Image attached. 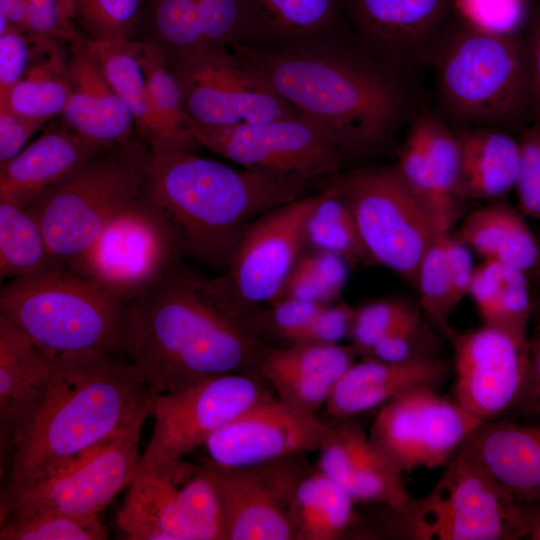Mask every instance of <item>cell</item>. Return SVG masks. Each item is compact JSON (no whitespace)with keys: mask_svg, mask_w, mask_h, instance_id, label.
Instances as JSON below:
<instances>
[{"mask_svg":"<svg viewBox=\"0 0 540 540\" xmlns=\"http://www.w3.org/2000/svg\"><path fill=\"white\" fill-rule=\"evenodd\" d=\"M446 336L454 350L455 401L482 422L517 413L528 383L527 345L485 325L451 328Z\"/></svg>","mask_w":540,"mask_h":540,"instance_id":"17","label":"cell"},{"mask_svg":"<svg viewBox=\"0 0 540 540\" xmlns=\"http://www.w3.org/2000/svg\"><path fill=\"white\" fill-rule=\"evenodd\" d=\"M152 19L159 42L168 51L204 48L201 0H153Z\"/></svg>","mask_w":540,"mask_h":540,"instance_id":"42","label":"cell"},{"mask_svg":"<svg viewBox=\"0 0 540 540\" xmlns=\"http://www.w3.org/2000/svg\"><path fill=\"white\" fill-rule=\"evenodd\" d=\"M445 234H437L425 252L418 269L416 288L422 310L446 335L451 329L449 317L458 303L446 262Z\"/></svg>","mask_w":540,"mask_h":540,"instance_id":"41","label":"cell"},{"mask_svg":"<svg viewBox=\"0 0 540 540\" xmlns=\"http://www.w3.org/2000/svg\"><path fill=\"white\" fill-rule=\"evenodd\" d=\"M526 276L512 266L485 260L475 266L469 292L484 325L522 345L528 344L534 310Z\"/></svg>","mask_w":540,"mask_h":540,"instance_id":"32","label":"cell"},{"mask_svg":"<svg viewBox=\"0 0 540 540\" xmlns=\"http://www.w3.org/2000/svg\"><path fill=\"white\" fill-rule=\"evenodd\" d=\"M70 95L61 114L68 128L109 148L126 144L133 116L84 39L69 43Z\"/></svg>","mask_w":540,"mask_h":540,"instance_id":"24","label":"cell"},{"mask_svg":"<svg viewBox=\"0 0 540 540\" xmlns=\"http://www.w3.org/2000/svg\"><path fill=\"white\" fill-rule=\"evenodd\" d=\"M195 136L201 147L244 169L306 184L340 173L346 161L304 116L231 127L196 125Z\"/></svg>","mask_w":540,"mask_h":540,"instance_id":"13","label":"cell"},{"mask_svg":"<svg viewBox=\"0 0 540 540\" xmlns=\"http://www.w3.org/2000/svg\"><path fill=\"white\" fill-rule=\"evenodd\" d=\"M520 141V166L515 188L521 211L540 221V118Z\"/></svg>","mask_w":540,"mask_h":540,"instance_id":"47","label":"cell"},{"mask_svg":"<svg viewBox=\"0 0 540 540\" xmlns=\"http://www.w3.org/2000/svg\"><path fill=\"white\" fill-rule=\"evenodd\" d=\"M349 267L344 258L333 253L313 249L302 252L286 280L280 298L332 303L347 282Z\"/></svg>","mask_w":540,"mask_h":540,"instance_id":"40","label":"cell"},{"mask_svg":"<svg viewBox=\"0 0 540 540\" xmlns=\"http://www.w3.org/2000/svg\"><path fill=\"white\" fill-rule=\"evenodd\" d=\"M31 48L32 37L20 27L11 24L0 33V104L25 74Z\"/></svg>","mask_w":540,"mask_h":540,"instance_id":"49","label":"cell"},{"mask_svg":"<svg viewBox=\"0 0 540 540\" xmlns=\"http://www.w3.org/2000/svg\"><path fill=\"white\" fill-rule=\"evenodd\" d=\"M330 430L331 424L315 413L269 396L216 431L204 445L211 462L247 468L319 450Z\"/></svg>","mask_w":540,"mask_h":540,"instance_id":"19","label":"cell"},{"mask_svg":"<svg viewBox=\"0 0 540 540\" xmlns=\"http://www.w3.org/2000/svg\"><path fill=\"white\" fill-rule=\"evenodd\" d=\"M458 238L485 260L512 266L526 275H540V245L522 217L506 205L472 212Z\"/></svg>","mask_w":540,"mask_h":540,"instance_id":"31","label":"cell"},{"mask_svg":"<svg viewBox=\"0 0 540 540\" xmlns=\"http://www.w3.org/2000/svg\"><path fill=\"white\" fill-rule=\"evenodd\" d=\"M460 151L457 198L489 200L515 188L520 141L494 127L454 130Z\"/></svg>","mask_w":540,"mask_h":540,"instance_id":"30","label":"cell"},{"mask_svg":"<svg viewBox=\"0 0 540 540\" xmlns=\"http://www.w3.org/2000/svg\"><path fill=\"white\" fill-rule=\"evenodd\" d=\"M438 342L417 311L379 340L364 358L399 363L437 357L434 350Z\"/></svg>","mask_w":540,"mask_h":540,"instance_id":"44","label":"cell"},{"mask_svg":"<svg viewBox=\"0 0 540 540\" xmlns=\"http://www.w3.org/2000/svg\"><path fill=\"white\" fill-rule=\"evenodd\" d=\"M109 149L69 128L47 131L0 164V201L27 207Z\"/></svg>","mask_w":540,"mask_h":540,"instance_id":"25","label":"cell"},{"mask_svg":"<svg viewBox=\"0 0 540 540\" xmlns=\"http://www.w3.org/2000/svg\"><path fill=\"white\" fill-rule=\"evenodd\" d=\"M48 120L20 115L7 106H0V164L15 157L25 148L29 138Z\"/></svg>","mask_w":540,"mask_h":540,"instance_id":"53","label":"cell"},{"mask_svg":"<svg viewBox=\"0 0 540 540\" xmlns=\"http://www.w3.org/2000/svg\"><path fill=\"white\" fill-rule=\"evenodd\" d=\"M51 359L23 330L0 315L1 434L10 442L45 392L51 376Z\"/></svg>","mask_w":540,"mask_h":540,"instance_id":"28","label":"cell"},{"mask_svg":"<svg viewBox=\"0 0 540 540\" xmlns=\"http://www.w3.org/2000/svg\"><path fill=\"white\" fill-rule=\"evenodd\" d=\"M459 452L479 462L521 503H540V423L482 422Z\"/></svg>","mask_w":540,"mask_h":540,"instance_id":"27","label":"cell"},{"mask_svg":"<svg viewBox=\"0 0 540 540\" xmlns=\"http://www.w3.org/2000/svg\"><path fill=\"white\" fill-rule=\"evenodd\" d=\"M358 43L402 70L430 64L455 0H342Z\"/></svg>","mask_w":540,"mask_h":540,"instance_id":"20","label":"cell"},{"mask_svg":"<svg viewBox=\"0 0 540 540\" xmlns=\"http://www.w3.org/2000/svg\"><path fill=\"white\" fill-rule=\"evenodd\" d=\"M251 310L226 275L207 277L181 263L127 304L124 351L151 396L253 373L262 346L248 323Z\"/></svg>","mask_w":540,"mask_h":540,"instance_id":"1","label":"cell"},{"mask_svg":"<svg viewBox=\"0 0 540 540\" xmlns=\"http://www.w3.org/2000/svg\"><path fill=\"white\" fill-rule=\"evenodd\" d=\"M354 499L320 470L299 477L291 491L288 514L301 540L342 538L356 523Z\"/></svg>","mask_w":540,"mask_h":540,"instance_id":"34","label":"cell"},{"mask_svg":"<svg viewBox=\"0 0 540 540\" xmlns=\"http://www.w3.org/2000/svg\"><path fill=\"white\" fill-rule=\"evenodd\" d=\"M359 356L352 345L292 343L261 348L255 372L277 398L299 410L315 413L325 406L334 386Z\"/></svg>","mask_w":540,"mask_h":540,"instance_id":"23","label":"cell"},{"mask_svg":"<svg viewBox=\"0 0 540 540\" xmlns=\"http://www.w3.org/2000/svg\"><path fill=\"white\" fill-rule=\"evenodd\" d=\"M450 372V364L439 357L399 363L363 358L340 377L325 407L333 418H351L414 388L437 389Z\"/></svg>","mask_w":540,"mask_h":540,"instance_id":"26","label":"cell"},{"mask_svg":"<svg viewBox=\"0 0 540 540\" xmlns=\"http://www.w3.org/2000/svg\"><path fill=\"white\" fill-rule=\"evenodd\" d=\"M345 16L342 0H242L237 44L285 52L355 38Z\"/></svg>","mask_w":540,"mask_h":540,"instance_id":"22","label":"cell"},{"mask_svg":"<svg viewBox=\"0 0 540 540\" xmlns=\"http://www.w3.org/2000/svg\"><path fill=\"white\" fill-rule=\"evenodd\" d=\"M99 515L74 516L48 510L16 511L0 519L1 540H103Z\"/></svg>","mask_w":540,"mask_h":540,"instance_id":"39","label":"cell"},{"mask_svg":"<svg viewBox=\"0 0 540 540\" xmlns=\"http://www.w3.org/2000/svg\"><path fill=\"white\" fill-rule=\"evenodd\" d=\"M127 304L60 263L11 279L0 294V315L48 355L124 352Z\"/></svg>","mask_w":540,"mask_h":540,"instance_id":"6","label":"cell"},{"mask_svg":"<svg viewBox=\"0 0 540 540\" xmlns=\"http://www.w3.org/2000/svg\"><path fill=\"white\" fill-rule=\"evenodd\" d=\"M58 264L30 210L0 201V279L32 275Z\"/></svg>","mask_w":540,"mask_h":540,"instance_id":"36","label":"cell"},{"mask_svg":"<svg viewBox=\"0 0 540 540\" xmlns=\"http://www.w3.org/2000/svg\"><path fill=\"white\" fill-rule=\"evenodd\" d=\"M107 78L129 108L140 138L151 151L192 152L158 114L140 62L141 42L84 39Z\"/></svg>","mask_w":540,"mask_h":540,"instance_id":"29","label":"cell"},{"mask_svg":"<svg viewBox=\"0 0 540 540\" xmlns=\"http://www.w3.org/2000/svg\"><path fill=\"white\" fill-rule=\"evenodd\" d=\"M182 249L160 212L142 195L121 209L66 266L130 303L181 264Z\"/></svg>","mask_w":540,"mask_h":540,"instance_id":"11","label":"cell"},{"mask_svg":"<svg viewBox=\"0 0 540 540\" xmlns=\"http://www.w3.org/2000/svg\"><path fill=\"white\" fill-rule=\"evenodd\" d=\"M308 185L235 169L194 152L150 150L141 195L168 222L183 254L226 269L249 226L304 196Z\"/></svg>","mask_w":540,"mask_h":540,"instance_id":"4","label":"cell"},{"mask_svg":"<svg viewBox=\"0 0 540 540\" xmlns=\"http://www.w3.org/2000/svg\"><path fill=\"white\" fill-rule=\"evenodd\" d=\"M444 250L454 297L459 303L469 295L475 266L469 247L458 237L451 236L449 232L444 236Z\"/></svg>","mask_w":540,"mask_h":540,"instance_id":"54","label":"cell"},{"mask_svg":"<svg viewBox=\"0 0 540 540\" xmlns=\"http://www.w3.org/2000/svg\"><path fill=\"white\" fill-rule=\"evenodd\" d=\"M150 149L141 138L100 153L28 208L40 224L51 256L67 264L142 192Z\"/></svg>","mask_w":540,"mask_h":540,"instance_id":"8","label":"cell"},{"mask_svg":"<svg viewBox=\"0 0 540 540\" xmlns=\"http://www.w3.org/2000/svg\"><path fill=\"white\" fill-rule=\"evenodd\" d=\"M140 62L155 109L188 149L194 152L201 147L195 136L196 124L185 108L166 48L160 42H141Z\"/></svg>","mask_w":540,"mask_h":540,"instance_id":"38","label":"cell"},{"mask_svg":"<svg viewBox=\"0 0 540 540\" xmlns=\"http://www.w3.org/2000/svg\"><path fill=\"white\" fill-rule=\"evenodd\" d=\"M64 16L71 22L73 21V8L75 0H58Z\"/></svg>","mask_w":540,"mask_h":540,"instance_id":"59","label":"cell"},{"mask_svg":"<svg viewBox=\"0 0 540 540\" xmlns=\"http://www.w3.org/2000/svg\"><path fill=\"white\" fill-rule=\"evenodd\" d=\"M455 11L481 28L516 32L523 13V0H455Z\"/></svg>","mask_w":540,"mask_h":540,"instance_id":"48","label":"cell"},{"mask_svg":"<svg viewBox=\"0 0 540 540\" xmlns=\"http://www.w3.org/2000/svg\"><path fill=\"white\" fill-rule=\"evenodd\" d=\"M51 361L45 392L11 442L1 498L45 481L153 414V396L132 362L99 351Z\"/></svg>","mask_w":540,"mask_h":540,"instance_id":"3","label":"cell"},{"mask_svg":"<svg viewBox=\"0 0 540 540\" xmlns=\"http://www.w3.org/2000/svg\"><path fill=\"white\" fill-rule=\"evenodd\" d=\"M229 49L319 126L345 160L383 150L409 115L405 70L372 55L356 38L285 52L237 43Z\"/></svg>","mask_w":540,"mask_h":540,"instance_id":"2","label":"cell"},{"mask_svg":"<svg viewBox=\"0 0 540 540\" xmlns=\"http://www.w3.org/2000/svg\"><path fill=\"white\" fill-rule=\"evenodd\" d=\"M443 110L459 127L512 126L534 110L525 40L455 13L430 64Z\"/></svg>","mask_w":540,"mask_h":540,"instance_id":"5","label":"cell"},{"mask_svg":"<svg viewBox=\"0 0 540 540\" xmlns=\"http://www.w3.org/2000/svg\"><path fill=\"white\" fill-rule=\"evenodd\" d=\"M325 305L283 297L271 304L265 323L278 335L295 343Z\"/></svg>","mask_w":540,"mask_h":540,"instance_id":"51","label":"cell"},{"mask_svg":"<svg viewBox=\"0 0 540 540\" xmlns=\"http://www.w3.org/2000/svg\"><path fill=\"white\" fill-rule=\"evenodd\" d=\"M319 193L301 196L258 217L246 230L226 267L240 301L253 309L273 304L304 246L305 220Z\"/></svg>","mask_w":540,"mask_h":540,"instance_id":"18","label":"cell"},{"mask_svg":"<svg viewBox=\"0 0 540 540\" xmlns=\"http://www.w3.org/2000/svg\"><path fill=\"white\" fill-rule=\"evenodd\" d=\"M481 420L436 388L418 387L381 406L368 439L399 474L446 465Z\"/></svg>","mask_w":540,"mask_h":540,"instance_id":"14","label":"cell"},{"mask_svg":"<svg viewBox=\"0 0 540 540\" xmlns=\"http://www.w3.org/2000/svg\"><path fill=\"white\" fill-rule=\"evenodd\" d=\"M532 78L534 110L536 118H540V9L534 15L524 38Z\"/></svg>","mask_w":540,"mask_h":540,"instance_id":"56","label":"cell"},{"mask_svg":"<svg viewBox=\"0 0 540 540\" xmlns=\"http://www.w3.org/2000/svg\"><path fill=\"white\" fill-rule=\"evenodd\" d=\"M417 310L397 300L368 303L355 311L349 337L359 355L366 357L372 347Z\"/></svg>","mask_w":540,"mask_h":540,"instance_id":"45","label":"cell"},{"mask_svg":"<svg viewBox=\"0 0 540 540\" xmlns=\"http://www.w3.org/2000/svg\"><path fill=\"white\" fill-rule=\"evenodd\" d=\"M167 52L196 125L231 127L302 116L250 62L229 48Z\"/></svg>","mask_w":540,"mask_h":540,"instance_id":"12","label":"cell"},{"mask_svg":"<svg viewBox=\"0 0 540 540\" xmlns=\"http://www.w3.org/2000/svg\"><path fill=\"white\" fill-rule=\"evenodd\" d=\"M222 506L225 540H291L288 514L297 475L282 469L228 468L202 460Z\"/></svg>","mask_w":540,"mask_h":540,"instance_id":"21","label":"cell"},{"mask_svg":"<svg viewBox=\"0 0 540 540\" xmlns=\"http://www.w3.org/2000/svg\"><path fill=\"white\" fill-rule=\"evenodd\" d=\"M143 422L135 423L45 481L1 498L0 519L25 510L99 515L135 475Z\"/></svg>","mask_w":540,"mask_h":540,"instance_id":"16","label":"cell"},{"mask_svg":"<svg viewBox=\"0 0 540 540\" xmlns=\"http://www.w3.org/2000/svg\"><path fill=\"white\" fill-rule=\"evenodd\" d=\"M26 0H0V14L17 27L24 28Z\"/></svg>","mask_w":540,"mask_h":540,"instance_id":"57","label":"cell"},{"mask_svg":"<svg viewBox=\"0 0 540 540\" xmlns=\"http://www.w3.org/2000/svg\"><path fill=\"white\" fill-rule=\"evenodd\" d=\"M535 509L458 452L425 497L389 509L386 529L413 540H516L529 536Z\"/></svg>","mask_w":540,"mask_h":540,"instance_id":"7","label":"cell"},{"mask_svg":"<svg viewBox=\"0 0 540 540\" xmlns=\"http://www.w3.org/2000/svg\"><path fill=\"white\" fill-rule=\"evenodd\" d=\"M31 37L70 43L80 36L63 14L58 0H26L24 28Z\"/></svg>","mask_w":540,"mask_h":540,"instance_id":"50","label":"cell"},{"mask_svg":"<svg viewBox=\"0 0 540 540\" xmlns=\"http://www.w3.org/2000/svg\"><path fill=\"white\" fill-rule=\"evenodd\" d=\"M528 538L532 540H540V503L536 505Z\"/></svg>","mask_w":540,"mask_h":540,"instance_id":"58","label":"cell"},{"mask_svg":"<svg viewBox=\"0 0 540 540\" xmlns=\"http://www.w3.org/2000/svg\"><path fill=\"white\" fill-rule=\"evenodd\" d=\"M395 167L408 187L427 208L433 219L435 208L434 186L423 135L415 120L401 148Z\"/></svg>","mask_w":540,"mask_h":540,"instance_id":"46","label":"cell"},{"mask_svg":"<svg viewBox=\"0 0 540 540\" xmlns=\"http://www.w3.org/2000/svg\"><path fill=\"white\" fill-rule=\"evenodd\" d=\"M139 11L140 0H75L73 21L90 40L130 39Z\"/></svg>","mask_w":540,"mask_h":540,"instance_id":"43","label":"cell"},{"mask_svg":"<svg viewBox=\"0 0 540 540\" xmlns=\"http://www.w3.org/2000/svg\"><path fill=\"white\" fill-rule=\"evenodd\" d=\"M65 41L32 37L28 68L0 106L35 119L62 114L70 95V50Z\"/></svg>","mask_w":540,"mask_h":540,"instance_id":"33","label":"cell"},{"mask_svg":"<svg viewBox=\"0 0 540 540\" xmlns=\"http://www.w3.org/2000/svg\"><path fill=\"white\" fill-rule=\"evenodd\" d=\"M303 238L304 245L310 249L339 255L350 266L375 264L361 239L350 206L333 182L319 193L305 220Z\"/></svg>","mask_w":540,"mask_h":540,"instance_id":"35","label":"cell"},{"mask_svg":"<svg viewBox=\"0 0 540 540\" xmlns=\"http://www.w3.org/2000/svg\"><path fill=\"white\" fill-rule=\"evenodd\" d=\"M269 396L258 375L246 372L212 376L174 392L153 396V434L136 472L182 459L246 409Z\"/></svg>","mask_w":540,"mask_h":540,"instance_id":"15","label":"cell"},{"mask_svg":"<svg viewBox=\"0 0 540 540\" xmlns=\"http://www.w3.org/2000/svg\"><path fill=\"white\" fill-rule=\"evenodd\" d=\"M533 328L528 336L529 375L524 400L518 414L540 419V303L534 307Z\"/></svg>","mask_w":540,"mask_h":540,"instance_id":"55","label":"cell"},{"mask_svg":"<svg viewBox=\"0 0 540 540\" xmlns=\"http://www.w3.org/2000/svg\"><path fill=\"white\" fill-rule=\"evenodd\" d=\"M415 121L423 135L434 186V224L438 233H448L454 220L460 175L457 138L454 130L430 113H421Z\"/></svg>","mask_w":540,"mask_h":540,"instance_id":"37","label":"cell"},{"mask_svg":"<svg viewBox=\"0 0 540 540\" xmlns=\"http://www.w3.org/2000/svg\"><path fill=\"white\" fill-rule=\"evenodd\" d=\"M331 177L350 206L375 264L416 287L421 260L440 233L395 165L358 168Z\"/></svg>","mask_w":540,"mask_h":540,"instance_id":"9","label":"cell"},{"mask_svg":"<svg viewBox=\"0 0 540 540\" xmlns=\"http://www.w3.org/2000/svg\"><path fill=\"white\" fill-rule=\"evenodd\" d=\"M116 525L128 540H225L218 494L201 470L182 459L136 472Z\"/></svg>","mask_w":540,"mask_h":540,"instance_id":"10","label":"cell"},{"mask_svg":"<svg viewBox=\"0 0 540 540\" xmlns=\"http://www.w3.org/2000/svg\"><path fill=\"white\" fill-rule=\"evenodd\" d=\"M355 311L346 303L326 304L295 343L339 344L350 335Z\"/></svg>","mask_w":540,"mask_h":540,"instance_id":"52","label":"cell"}]
</instances>
